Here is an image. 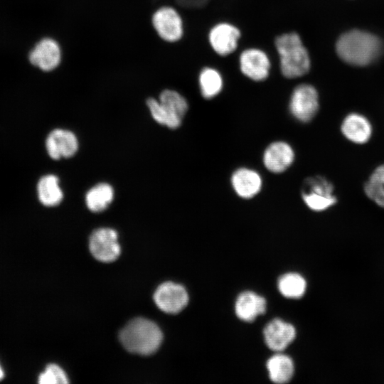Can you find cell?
Here are the masks:
<instances>
[{
    "mask_svg": "<svg viewBox=\"0 0 384 384\" xmlns=\"http://www.w3.org/2000/svg\"><path fill=\"white\" fill-rule=\"evenodd\" d=\"M277 66L282 76L298 80L309 74L312 59L309 49L296 31L278 34L274 40Z\"/></svg>",
    "mask_w": 384,
    "mask_h": 384,
    "instance_id": "cell-1",
    "label": "cell"
},
{
    "mask_svg": "<svg viewBox=\"0 0 384 384\" xmlns=\"http://www.w3.org/2000/svg\"><path fill=\"white\" fill-rule=\"evenodd\" d=\"M381 48V42L378 37L360 30L343 33L336 43V50L340 58L356 66L372 63L380 53Z\"/></svg>",
    "mask_w": 384,
    "mask_h": 384,
    "instance_id": "cell-2",
    "label": "cell"
},
{
    "mask_svg": "<svg viewBox=\"0 0 384 384\" xmlns=\"http://www.w3.org/2000/svg\"><path fill=\"white\" fill-rule=\"evenodd\" d=\"M119 339L129 352L142 356L155 353L161 344L163 334L159 327L145 318L131 320L121 331Z\"/></svg>",
    "mask_w": 384,
    "mask_h": 384,
    "instance_id": "cell-3",
    "label": "cell"
},
{
    "mask_svg": "<svg viewBox=\"0 0 384 384\" xmlns=\"http://www.w3.org/2000/svg\"><path fill=\"white\" fill-rule=\"evenodd\" d=\"M240 73L254 82H263L270 76L273 61L270 53L259 46H247L237 52Z\"/></svg>",
    "mask_w": 384,
    "mask_h": 384,
    "instance_id": "cell-4",
    "label": "cell"
},
{
    "mask_svg": "<svg viewBox=\"0 0 384 384\" xmlns=\"http://www.w3.org/2000/svg\"><path fill=\"white\" fill-rule=\"evenodd\" d=\"M151 25L163 41L174 43L180 41L185 34V21L179 9L171 4L159 6L152 14Z\"/></svg>",
    "mask_w": 384,
    "mask_h": 384,
    "instance_id": "cell-5",
    "label": "cell"
},
{
    "mask_svg": "<svg viewBox=\"0 0 384 384\" xmlns=\"http://www.w3.org/2000/svg\"><path fill=\"white\" fill-rule=\"evenodd\" d=\"M242 36L240 28L233 22L226 20L215 22L207 33L210 48L220 57L235 54L240 48Z\"/></svg>",
    "mask_w": 384,
    "mask_h": 384,
    "instance_id": "cell-6",
    "label": "cell"
},
{
    "mask_svg": "<svg viewBox=\"0 0 384 384\" xmlns=\"http://www.w3.org/2000/svg\"><path fill=\"white\" fill-rule=\"evenodd\" d=\"M319 107L316 88L306 82H300L292 87L289 98V110L297 120L311 121Z\"/></svg>",
    "mask_w": 384,
    "mask_h": 384,
    "instance_id": "cell-7",
    "label": "cell"
},
{
    "mask_svg": "<svg viewBox=\"0 0 384 384\" xmlns=\"http://www.w3.org/2000/svg\"><path fill=\"white\" fill-rule=\"evenodd\" d=\"M302 196L307 207L318 212L328 209L337 202L333 184L320 176L306 178Z\"/></svg>",
    "mask_w": 384,
    "mask_h": 384,
    "instance_id": "cell-8",
    "label": "cell"
},
{
    "mask_svg": "<svg viewBox=\"0 0 384 384\" xmlns=\"http://www.w3.org/2000/svg\"><path fill=\"white\" fill-rule=\"evenodd\" d=\"M28 59L33 65L42 71H54L62 63V46L59 41L53 38H43L31 50Z\"/></svg>",
    "mask_w": 384,
    "mask_h": 384,
    "instance_id": "cell-9",
    "label": "cell"
},
{
    "mask_svg": "<svg viewBox=\"0 0 384 384\" xmlns=\"http://www.w3.org/2000/svg\"><path fill=\"white\" fill-rule=\"evenodd\" d=\"M117 238V233L113 229L102 228L94 230L89 239L90 252L102 262L116 260L121 252Z\"/></svg>",
    "mask_w": 384,
    "mask_h": 384,
    "instance_id": "cell-10",
    "label": "cell"
},
{
    "mask_svg": "<svg viewBox=\"0 0 384 384\" xmlns=\"http://www.w3.org/2000/svg\"><path fill=\"white\" fill-rule=\"evenodd\" d=\"M154 300L159 309L173 314L180 312L186 306L188 295L182 285L166 282L156 288Z\"/></svg>",
    "mask_w": 384,
    "mask_h": 384,
    "instance_id": "cell-11",
    "label": "cell"
},
{
    "mask_svg": "<svg viewBox=\"0 0 384 384\" xmlns=\"http://www.w3.org/2000/svg\"><path fill=\"white\" fill-rule=\"evenodd\" d=\"M46 146L49 156L58 160L73 156L78 151V142L72 132L55 129L48 134Z\"/></svg>",
    "mask_w": 384,
    "mask_h": 384,
    "instance_id": "cell-12",
    "label": "cell"
},
{
    "mask_svg": "<svg viewBox=\"0 0 384 384\" xmlns=\"http://www.w3.org/2000/svg\"><path fill=\"white\" fill-rule=\"evenodd\" d=\"M264 337L267 346L272 351H282L294 339V327L284 321L275 319L270 321L264 329Z\"/></svg>",
    "mask_w": 384,
    "mask_h": 384,
    "instance_id": "cell-13",
    "label": "cell"
},
{
    "mask_svg": "<svg viewBox=\"0 0 384 384\" xmlns=\"http://www.w3.org/2000/svg\"><path fill=\"white\" fill-rule=\"evenodd\" d=\"M225 83L223 73L215 66L206 65L198 71V89L201 97L206 100L218 97L225 88Z\"/></svg>",
    "mask_w": 384,
    "mask_h": 384,
    "instance_id": "cell-14",
    "label": "cell"
},
{
    "mask_svg": "<svg viewBox=\"0 0 384 384\" xmlns=\"http://www.w3.org/2000/svg\"><path fill=\"white\" fill-rule=\"evenodd\" d=\"M294 153L292 148L286 142H275L265 149L263 162L271 172L279 174L284 171L294 161Z\"/></svg>",
    "mask_w": 384,
    "mask_h": 384,
    "instance_id": "cell-15",
    "label": "cell"
},
{
    "mask_svg": "<svg viewBox=\"0 0 384 384\" xmlns=\"http://www.w3.org/2000/svg\"><path fill=\"white\" fill-rule=\"evenodd\" d=\"M341 129L349 141L362 144L366 143L372 134V126L364 116L351 113L343 119Z\"/></svg>",
    "mask_w": 384,
    "mask_h": 384,
    "instance_id": "cell-16",
    "label": "cell"
},
{
    "mask_svg": "<svg viewBox=\"0 0 384 384\" xmlns=\"http://www.w3.org/2000/svg\"><path fill=\"white\" fill-rule=\"evenodd\" d=\"M231 183L234 191L240 197L250 198L260 192L262 179L258 173L254 170L240 168L233 174Z\"/></svg>",
    "mask_w": 384,
    "mask_h": 384,
    "instance_id": "cell-17",
    "label": "cell"
},
{
    "mask_svg": "<svg viewBox=\"0 0 384 384\" xmlns=\"http://www.w3.org/2000/svg\"><path fill=\"white\" fill-rule=\"evenodd\" d=\"M235 314L245 321H252L266 310L265 299L252 292H244L237 298Z\"/></svg>",
    "mask_w": 384,
    "mask_h": 384,
    "instance_id": "cell-18",
    "label": "cell"
},
{
    "mask_svg": "<svg viewBox=\"0 0 384 384\" xmlns=\"http://www.w3.org/2000/svg\"><path fill=\"white\" fill-rule=\"evenodd\" d=\"M37 191L39 201L46 206H57L63 198L59 179L53 174L46 175L39 180Z\"/></svg>",
    "mask_w": 384,
    "mask_h": 384,
    "instance_id": "cell-19",
    "label": "cell"
},
{
    "mask_svg": "<svg viewBox=\"0 0 384 384\" xmlns=\"http://www.w3.org/2000/svg\"><path fill=\"white\" fill-rule=\"evenodd\" d=\"M270 380L275 383L289 382L294 374L292 360L284 354H276L267 362Z\"/></svg>",
    "mask_w": 384,
    "mask_h": 384,
    "instance_id": "cell-20",
    "label": "cell"
},
{
    "mask_svg": "<svg viewBox=\"0 0 384 384\" xmlns=\"http://www.w3.org/2000/svg\"><path fill=\"white\" fill-rule=\"evenodd\" d=\"M113 198L112 187L108 183H101L87 191L85 196V203L90 210L98 213L105 210L112 203Z\"/></svg>",
    "mask_w": 384,
    "mask_h": 384,
    "instance_id": "cell-21",
    "label": "cell"
},
{
    "mask_svg": "<svg viewBox=\"0 0 384 384\" xmlns=\"http://www.w3.org/2000/svg\"><path fill=\"white\" fill-rule=\"evenodd\" d=\"M158 100L169 112L181 119L188 110L187 99L179 91L174 88L164 89L159 94Z\"/></svg>",
    "mask_w": 384,
    "mask_h": 384,
    "instance_id": "cell-22",
    "label": "cell"
},
{
    "mask_svg": "<svg viewBox=\"0 0 384 384\" xmlns=\"http://www.w3.org/2000/svg\"><path fill=\"white\" fill-rule=\"evenodd\" d=\"M306 281L297 273H287L280 277L278 281V289L280 293L287 298L299 299L305 293Z\"/></svg>",
    "mask_w": 384,
    "mask_h": 384,
    "instance_id": "cell-23",
    "label": "cell"
},
{
    "mask_svg": "<svg viewBox=\"0 0 384 384\" xmlns=\"http://www.w3.org/2000/svg\"><path fill=\"white\" fill-rule=\"evenodd\" d=\"M366 196L384 208V164L377 167L364 186Z\"/></svg>",
    "mask_w": 384,
    "mask_h": 384,
    "instance_id": "cell-24",
    "label": "cell"
},
{
    "mask_svg": "<svg viewBox=\"0 0 384 384\" xmlns=\"http://www.w3.org/2000/svg\"><path fill=\"white\" fill-rule=\"evenodd\" d=\"M146 103L152 117L158 123L171 129H176L181 125L182 119L169 112L161 105L158 99L149 97Z\"/></svg>",
    "mask_w": 384,
    "mask_h": 384,
    "instance_id": "cell-25",
    "label": "cell"
},
{
    "mask_svg": "<svg viewBox=\"0 0 384 384\" xmlns=\"http://www.w3.org/2000/svg\"><path fill=\"white\" fill-rule=\"evenodd\" d=\"M38 383L41 384H66L69 381L64 370L58 365L51 363L48 365L45 371L40 374Z\"/></svg>",
    "mask_w": 384,
    "mask_h": 384,
    "instance_id": "cell-26",
    "label": "cell"
},
{
    "mask_svg": "<svg viewBox=\"0 0 384 384\" xmlns=\"http://www.w3.org/2000/svg\"><path fill=\"white\" fill-rule=\"evenodd\" d=\"M4 377V371L0 366V380Z\"/></svg>",
    "mask_w": 384,
    "mask_h": 384,
    "instance_id": "cell-27",
    "label": "cell"
}]
</instances>
